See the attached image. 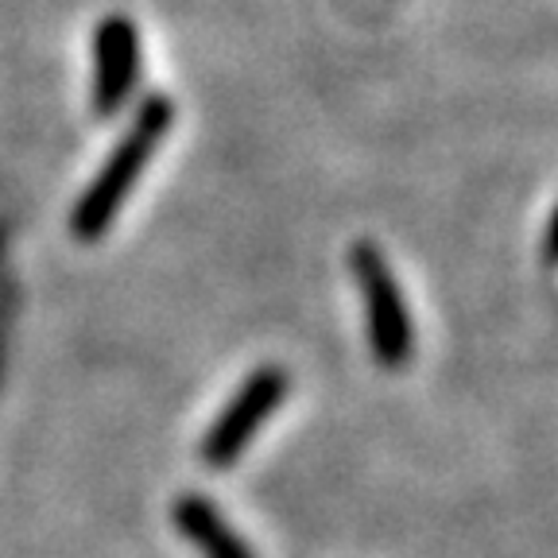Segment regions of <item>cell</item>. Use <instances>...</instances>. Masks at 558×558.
I'll use <instances>...</instances> for the list:
<instances>
[{
  "label": "cell",
  "mask_w": 558,
  "mask_h": 558,
  "mask_svg": "<svg viewBox=\"0 0 558 558\" xmlns=\"http://www.w3.org/2000/svg\"><path fill=\"white\" fill-rule=\"evenodd\" d=\"M171 124H174V105L167 94H148L140 101L124 136L113 144L101 171L94 174V183L78 194V202L70 209V233L78 236V241L94 244L113 229V221L121 218L124 202L132 198L140 174L148 171L151 156H156L159 144L167 140Z\"/></svg>",
  "instance_id": "6da1fadb"
},
{
  "label": "cell",
  "mask_w": 558,
  "mask_h": 558,
  "mask_svg": "<svg viewBox=\"0 0 558 558\" xmlns=\"http://www.w3.org/2000/svg\"><path fill=\"white\" fill-rule=\"evenodd\" d=\"M349 271L357 279L361 306H365L368 349H373L376 365L396 373L415 357V326H411L400 279H396L392 264L384 260L376 241H357L349 248Z\"/></svg>",
  "instance_id": "7a4b0ae2"
},
{
  "label": "cell",
  "mask_w": 558,
  "mask_h": 558,
  "mask_svg": "<svg viewBox=\"0 0 558 558\" xmlns=\"http://www.w3.org/2000/svg\"><path fill=\"white\" fill-rule=\"evenodd\" d=\"M291 376L283 365H260L244 376L241 388L229 396L221 415L209 423L206 438H202V462L209 470H229L248 446H253L256 430L279 411V403L288 400Z\"/></svg>",
  "instance_id": "3957f363"
},
{
  "label": "cell",
  "mask_w": 558,
  "mask_h": 558,
  "mask_svg": "<svg viewBox=\"0 0 558 558\" xmlns=\"http://www.w3.org/2000/svg\"><path fill=\"white\" fill-rule=\"evenodd\" d=\"M140 86V32L136 20L113 12L94 27V113L117 117Z\"/></svg>",
  "instance_id": "277c9868"
},
{
  "label": "cell",
  "mask_w": 558,
  "mask_h": 558,
  "mask_svg": "<svg viewBox=\"0 0 558 558\" xmlns=\"http://www.w3.org/2000/svg\"><path fill=\"white\" fill-rule=\"evenodd\" d=\"M171 520L186 543H194L202 558H256L253 543L241 539L233 532V523L226 520L218 505H209L202 493H183L174 497Z\"/></svg>",
  "instance_id": "5b68a950"
},
{
  "label": "cell",
  "mask_w": 558,
  "mask_h": 558,
  "mask_svg": "<svg viewBox=\"0 0 558 558\" xmlns=\"http://www.w3.org/2000/svg\"><path fill=\"white\" fill-rule=\"evenodd\" d=\"M543 260H547V268H558V206L550 214L547 236H543Z\"/></svg>",
  "instance_id": "8992f818"
},
{
  "label": "cell",
  "mask_w": 558,
  "mask_h": 558,
  "mask_svg": "<svg viewBox=\"0 0 558 558\" xmlns=\"http://www.w3.org/2000/svg\"><path fill=\"white\" fill-rule=\"evenodd\" d=\"M0 353H4V323H0Z\"/></svg>",
  "instance_id": "52a82bcc"
}]
</instances>
